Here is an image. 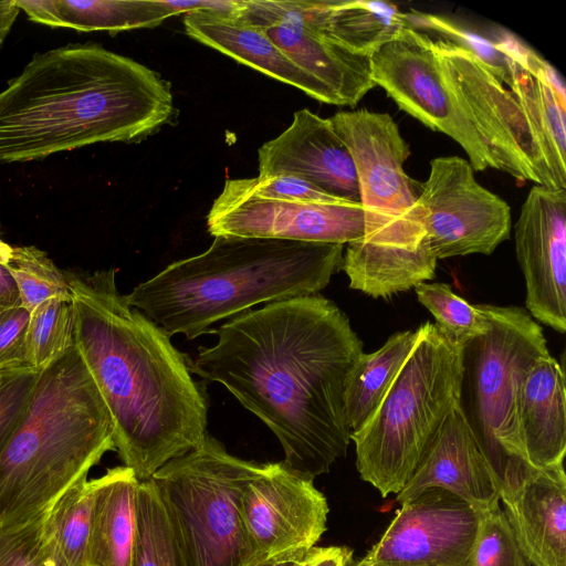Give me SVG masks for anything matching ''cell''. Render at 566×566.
I'll return each mask as SVG.
<instances>
[{"label":"cell","instance_id":"cell-1","mask_svg":"<svg viewBox=\"0 0 566 566\" xmlns=\"http://www.w3.org/2000/svg\"><path fill=\"white\" fill-rule=\"evenodd\" d=\"M192 374L224 386L280 441L292 472L311 480L346 454L347 377L363 343L339 307L314 294L264 304L216 329Z\"/></svg>","mask_w":566,"mask_h":566},{"label":"cell","instance_id":"cell-2","mask_svg":"<svg viewBox=\"0 0 566 566\" xmlns=\"http://www.w3.org/2000/svg\"><path fill=\"white\" fill-rule=\"evenodd\" d=\"M65 274L74 345L108 408L115 451L149 480L203 441L206 391L170 336L118 291L115 270Z\"/></svg>","mask_w":566,"mask_h":566},{"label":"cell","instance_id":"cell-3","mask_svg":"<svg viewBox=\"0 0 566 566\" xmlns=\"http://www.w3.org/2000/svg\"><path fill=\"white\" fill-rule=\"evenodd\" d=\"M174 116L159 73L98 44H67L34 54L0 92V163L137 142Z\"/></svg>","mask_w":566,"mask_h":566},{"label":"cell","instance_id":"cell-4","mask_svg":"<svg viewBox=\"0 0 566 566\" xmlns=\"http://www.w3.org/2000/svg\"><path fill=\"white\" fill-rule=\"evenodd\" d=\"M213 238L206 251L172 262L126 295L170 337L191 340L255 305L318 294L343 262V244Z\"/></svg>","mask_w":566,"mask_h":566},{"label":"cell","instance_id":"cell-5","mask_svg":"<svg viewBox=\"0 0 566 566\" xmlns=\"http://www.w3.org/2000/svg\"><path fill=\"white\" fill-rule=\"evenodd\" d=\"M115 450L108 408L75 345L38 373L0 452V527L28 523Z\"/></svg>","mask_w":566,"mask_h":566},{"label":"cell","instance_id":"cell-6","mask_svg":"<svg viewBox=\"0 0 566 566\" xmlns=\"http://www.w3.org/2000/svg\"><path fill=\"white\" fill-rule=\"evenodd\" d=\"M331 120L355 163L365 219L363 239L343 254L349 287L388 297L432 279L438 260L419 203L421 184L403 169L410 148L398 125L366 108L337 112Z\"/></svg>","mask_w":566,"mask_h":566},{"label":"cell","instance_id":"cell-7","mask_svg":"<svg viewBox=\"0 0 566 566\" xmlns=\"http://www.w3.org/2000/svg\"><path fill=\"white\" fill-rule=\"evenodd\" d=\"M463 345L436 323L418 337L377 410L358 431L356 467L382 497L398 494L412 476L434 436L459 406Z\"/></svg>","mask_w":566,"mask_h":566},{"label":"cell","instance_id":"cell-8","mask_svg":"<svg viewBox=\"0 0 566 566\" xmlns=\"http://www.w3.org/2000/svg\"><path fill=\"white\" fill-rule=\"evenodd\" d=\"M479 307L491 327L463 345L459 407L500 488L507 469L531 463L520 427V398L533 365L549 352L542 327L525 310Z\"/></svg>","mask_w":566,"mask_h":566},{"label":"cell","instance_id":"cell-9","mask_svg":"<svg viewBox=\"0 0 566 566\" xmlns=\"http://www.w3.org/2000/svg\"><path fill=\"white\" fill-rule=\"evenodd\" d=\"M262 463L230 454L209 433L196 449L160 468L156 484L187 566H245L239 500Z\"/></svg>","mask_w":566,"mask_h":566},{"label":"cell","instance_id":"cell-10","mask_svg":"<svg viewBox=\"0 0 566 566\" xmlns=\"http://www.w3.org/2000/svg\"><path fill=\"white\" fill-rule=\"evenodd\" d=\"M442 71L485 142L499 170L520 181L566 189L554 174L539 138L515 95L473 52L433 40Z\"/></svg>","mask_w":566,"mask_h":566},{"label":"cell","instance_id":"cell-11","mask_svg":"<svg viewBox=\"0 0 566 566\" xmlns=\"http://www.w3.org/2000/svg\"><path fill=\"white\" fill-rule=\"evenodd\" d=\"M370 62L376 86L382 87L401 111L457 142L474 171L499 170L484 139L448 83L433 39L406 28L376 50Z\"/></svg>","mask_w":566,"mask_h":566},{"label":"cell","instance_id":"cell-12","mask_svg":"<svg viewBox=\"0 0 566 566\" xmlns=\"http://www.w3.org/2000/svg\"><path fill=\"white\" fill-rule=\"evenodd\" d=\"M419 203L437 260L489 255L510 238V206L478 182L471 164L462 157L442 156L430 161Z\"/></svg>","mask_w":566,"mask_h":566},{"label":"cell","instance_id":"cell-13","mask_svg":"<svg viewBox=\"0 0 566 566\" xmlns=\"http://www.w3.org/2000/svg\"><path fill=\"white\" fill-rule=\"evenodd\" d=\"M329 507L313 480L282 462L262 463L240 495L245 566L306 554L326 531Z\"/></svg>","mask_w":566,"mask_h":566},{"label":"cell","instance_id":"cell-14","mask_svg":"<svg viewBox=\"0 0 566 566\" xmlns=\"http://www.w3.org/2000/svg\"><path fill=\"white\" fill-rule=\"evenodd\" d=\"M479 521L460 496L426 489L401 503L380 539L350 566H470Z\"/></svg>","mask_w":566,"mask_h":566},{"label":"cell","instance_id":"cell-15","mask_svg":"<svg viewBox=\"0 0 566 566\" xmlns=\"http://www.w3.org/2000/svg\"><path fill=\"white\" fill-rule=\"evenodd\" d=\"M240 14L325 86L337 106H356L376 86L370 56L357 54L331 38L317 20L313 1L243 0Z\"/></svg>","mask_w":566,"mask_h":566},{"label":"cell","instance_id":"cell-16","mask_svg":"<svg viewBox=\"0 0 566 566\" xmlns=\"http://www.w3.org/2000/svg\"><path fill=\"white\" fill-rule=\"evenodd\" d=\"M212 237L277 239L348 244L363 239L360 202H298L261 199L222 189L207 216Z\"/></svg>","mask_w":566,"mask_h":566},{"label":"cell","instance_id":"cell-17","mask_svg":"<svg viewBox=\"0 0 566 566\" xmlns=\"http://www.w3.org/2000/svg\"><path fill=\"white\" fill-rule=\"evenodd\" d=\"M516 258L531 315L566 331V189L535 185L514 226Z\"/></svg>","mask_w":566,"mask_h":566},{"label":"cell","instance_id":"cell-18","mask_svg":"<svg viewBox=\"0 0 566 566\" xmlns=\"http://www.w3.org/2000/svg\"><path fill=\"white\" fill-rule=\"evenodd\" d=\"M500 500L527 564L566 566V475L564 464L507 469Z\"/></svg>","mask_w":566,"mask_h":566},{"label":"cell","instance_id":"cell-19","mask_svg":"<svg viewBox=\"0 0 566 566\" xmlns=\"http://www.w3.org/2000/svg\"><path fill=\"white\" fill-rule=\"evenodd\" d=\"M259 176L292 175L329 195L360 202L356 166L331 118L310 109L258 150Z\"/></svg>","mask_w":566,"mask_h":566},{"label":"cell","instance_id":"cell-20","mask_svg":"<svg viewBox=\"0 0 566 566\" xmlns=\"http://www.w3.org/2000/svg\"><path fill=\"white\" fill-rule=\"evenodd\" d=\"M429 488L454 493L479 514L499 505V482L459 406L434 436L396 501L405 503Z\"/></svg>","mask_w":566,"mask_h":566},{"label":"cell","instance_id":"cell-21","mask_svg":"<svg viewBox=\"0 0 566 566\" xmlns=\"http://www.w3.org/2000/svg\"><path fill=\"white\" fill-rule=\"evenodd\" d=\"M515 95L546 154L558 181L566 187V93L557 71L512 35L499 41Z\"/></svg>","mask_w":566,"mask_h":566},{"label":"cell","instance_id":"cell-22","mask_svg":"<svg viewBox=\"0 0 566 566\" xmlns=\"http://www.w3.org/2000/svg\"><path fill=\"white\" fill-rule=\"evenodd\" d=\"M186 33L274 80L292 85L310 97L337 105L333 94L286 56L258 25L241 14L195 11L182 19Z\"/></svg>","mask_w":566,"mask_h":566},{"label":"cell","instance_id":"cell-23","mask_svg":"<svg viewBox=\"0 0 566 566\" xmlns=\"http://www.w3.org/2000/svg\"><path fill=\"white\" fill-rule=\"evenodd\" d=\"M520 427L526 457L536 468L564 464L566 392L564 369L549 354L530 370L520 398Z\"/></svg>","mask_w":566,"mask_h":566},{"label":"cell","instance_id":"cell-24","mask_svg":"<svg viewBox=\"0 0 566 566\" xmlns=\"http://www.w3.org/2000/svg\"><path fill=\"white\" fill-rule=\"evenodd\" d=\"M138 484L125 465L95 479L85 566H133Z\"/></svg>","mask_w":566,"mask_h":566},{"label":"cell","instance_id":"cell-25","mask_svg":"<svg viewBox=\"0 0 566 566\" xmlns=\"http://www.w3.org/2000/svg\"><path fill=\"white\" fill-rule=\"evenodd\" d=\"M30 20L53 28L108 31L154 28L175 17L166 0H15Z\"/></svg>","mask_w":566,"mask_h":566},{"label":"cell","instance_id":"cell-26","mask_svg":"<svg viewBox=\"0 0 566 566\" xmlns=\"http://www.w3.org/2000/svg\"><path fill=\"white\" fill-rule=\"evenodd\" d=\"M324 31L348 50L371 54L400 31L411 28L406 13L384 1L336 0L313 1Z\"/></svg>","mask_w":566,"mask_h":566},{"label":"cell","instance_id":"cell-27","mask_svg":"<svg viewBox=\"0 0 566 566\" xmlns=\"http://www.w3.org/2000/svg\"><path fill=\"white\" fill-rule=\"evenodd\" d=\"M418 337V329L391 335L376 352L363 353L347 377L345 412L350 434L363 428L377 410Z\"/></svg>","mask_w":566,"mask_h":566},{"label":"cell","instance_id":"cell-28","mask_svg":"<svg viewBox=\"0 0 566 566\" xmlns=\"http://www.w3.org/2000/svg\"><path fill=\"white\" fill-rule=\"evenodd\" d=\"M95 479L82 480L45 511L43 542L49 566H85Z\"/></svg>","mask_w":566,"mask_h":566},{"label":"cell","instance_id":"cell-29","mask_svg":"<svg viewBox=\"0 0 566 566\" xmlns=\"http://www.w3.org/2000/svg\"><path fill=\"white\" fill-rule=\"evenodd\" d=\"M133 566H187L163 497L151 479L139 481Z\"/></svg>","mask_w":566,"mask_h":566},{"label":"cell","instance_id":"cell-30","mask_svg":"<svg viewBox=\"0 0 566 566\" xmlns=\"http://www.w3.org/2000/svg\"><path fill=\"white\" fill-rule=\"evenodd\" d=\"M73 307L70 298H49L30 312L25 335V361L40 371L74 346Z\"/></svg>","mask_w":566,"mask_h":566},{"label":"cell","instance_id":"cell-31","mask_svg":"<svg viewBox=\"0 0 566 566\" xmlns=\"http://www.w3.org/2000/svg\"><path fill=\"white\" fill-rule=\"evenodd\" d=\"M2 265L17 285L21 306L29 312L52 297L70 298L65 272L35 247L11 245Z\"/></svg>","mask_w":566,"mask_h":566},{"label":"cell","instance_id":"cell-32","mask_svg":"<svg viewBox=\"0 0 566 566\" xmlns=\"http://www.w3.org/2000/svg\"><path fill=\"white\" fill-rule=\"evenodd\" d=\"M413 289L418 301L436 318V324L457 343L464 345L489 332L490 321L479 305L467 302L448 284L422 282Z\"/></svg>","mask_w":566,"mask_h":566},{"label":"cell","instance_id":"cell-33","mask_svg":"<svg viewBox=\"0 0 566 566\" xmlns=\"http://www.w3.org/2000/svg\"><path fill=\"white\" fill-rule=\"evenodd\" d=\"M500 504L480 513L470 566H527Z\"/></svg>","mask_w":566,"mask_h":566},{"label":"cell","instance_id":"cell-34","mask_svg":"<svg viewBox=\"0 0 566 566\" xmlns=\"http://www.w3.org/2000/svg\"><path fill=\"white\" fill-rule=\"evenodd\" d=\"M410 27L415 30L431 31L440 39L470 50L478 55L489 71L502 83L509 85L510 72L506 55L500 42H491L479 35L462 30L448 19L439 15L411 11L406 13Z\"/></svg>","mask_w":566,"mask_h":566},{"label":"cell","instance_id":"cell-35","mask_svg":"<svg viewBox=\"0 0 566 566\" xmlns=\"http://www.w3.org/2000/svg\"><path fill=\"white\" fill-rule=\"evenodd\" d=\"M223 190L268 200L298 202H346L313 184L292 175L228 179Z\"/></svg>","mask_w":566,"mask_h":566},{"label":"cell","instance_id":"cell-36","mask_svg":"<svg viewBox=\"0 0 566 566\" xmlns=\"http://www.w3.org/2000/svg\"><path fill=\"white\" fill-rule=\"evenodd\" d=\"M45 511L25 524L0 527V566H49L43 542Z\"/></svg>","mask_w":566,"mask_h":566},{"label":"cell","instance_id":"cell-37","mask_svg":"<svg viewBox=\"0 0 566 566\" xmlns=\"http://www.w3.org/2000/svg\"><path fill=\"white\" fill-rule=\"evenodd\" d=\"M38 373L33 369L13 373L8 375L0 386V452L22 418Z\"/></svg>","mask_w":566,"mask_h":566},{"label":"cell","instance_id":"cell-38","mask_svg":"<svg viewBox=\"0 0 566 566\" xmlns=\"http://www.w3.org/2000/svg\"><path fill=\"white\" fill-rule=\"evenodd\" d=\"M30 312L21 305L0 308V370L7 375L30 369L25 361V335Z\"/></svg>","mask_w":566,"mask_h":566},{"label":"cell","instance_id":"cell-39","mask_svg":"<svg viewBox=\"0 0 566 566\" xmlns=\"http://www.w3.org/2000/svg\"><path fill=\"white\" fill-rule=\"evenodd\" d=\"M167 1V0H166ZM175 15L195 11L211 12L219 14H240L243 9V0H192V1H167Z\"/></svg>","mask_w":566,"mask_h":566},{"label":"cell","instance_id":"cell-40","mask_svg":"<svg viewBox=\"0 0 566 566\" xmlns=\"http://www.w3.org/2000/svg\"><path fill=\"white\" fill-rule=\"evenodd\" d=\"M353 552L343 546L317 547L310 566H350Z\"/></svg>","mask_w":566,"mask_h":566},{"label":"cell","instance_id":"cell-41","mask_svg":"<svg viewBox=\"0 0 566 566\" xmlns=\"http://www.w3.org/2000/svg\"><path fill=\"white\" fill-rule=\"evenodd\" d=\"M21 305L17 285L7 269L0 263V308Z\"/></svg>","mask_w":566,"mask_h":566},{"label":"cell","instance_id":"cell-42","mask_svg":"<svg viewBox=\"0 0 566 566\" xmlns=\"http://www.w3.org/2000/svg\"><path fill=\"white\" fill-rule=\"evenodd\" d=\"M19 12L15 0L0 1V45L10 32Z\"/></svg>","mask_w":566,"mask_h":566},{"label":"cell","instance_id":"cell-43","mask_svg":"<svg viewBox=\"0 0 566 566\" xmlns=\"http://www.w3.org/2000/svg\"><path fill=\"white\" fill-rule=\"evenodd\" d=\"M317 547H313L306 554L284 556L271 560L263 562L255 566H310L315 557Z\"/></svg>","mask_w":566,"mask_h":566},{"label":"cell","instance_id":"cell-44","mask_svg":"<svg viewBox=\"0 0 566 566\" xmlns=\"http://www.w3.org/2000/svg\"><path fill=\"white\" fill-rule=\"evenodd\" d=\"M11 249V245L7 244L6 242L0 240V263L2 264L3 261L7 259L9 251Z\"/></svg>","mask_w":566,"mask_h":566},{"label":"cell","instance_id":"cell-45","mask_svg":"<svg viewBox=\"0 0 566 566\" xmlns=\"http://www.w3.org/2000/svg\"><path fill=\"white\" fill-rule=\"evenodd\" d=\"M10 375H11V374H10ZM7 376H8L7 374H4L3 371H1V370H0V386H1L2 381H3V379H4Z\"/></svg>","mask_w":566,"mask_h":566},{"label":"cell","instance_id":"cell-46","mask_svg":"<svg viewBox=\"0 0 566 566\" xmlns=\"http://www.w3.org/2000/svg\"><path fill=\"white\" fill-rule=\"evenodd\" d=\"M352 565V564H350Z\"/></svg>","mask_w":566,"mask_h":566}]
</instances>
